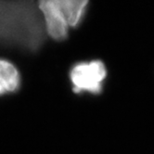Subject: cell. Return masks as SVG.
<instances>
[{"label": "cell", "mask_w": 154, "mask_h": 154, "mask_svg": "<svg viewBox=\"0 0 154 154\" xmlns=\"http://www.w3.org/2000/svg\"><path fill=\"white\" fill-rule=\"evenodd\" d=\"M20 83L18 70L7 60H0V96L16 91Z\"/></svg>", "instance_id": "cell-4"}, {"label": "cell", "mask_w": 154, "mask_h": 154, "mask_svg": "<svg viewBox=\"0 0 154 154\" xmlns=\"http://www.w3.org/2000/svg\"><path fill=\"white\" fill-rule=\"evenodd\" d=\"M38 7L48 35L57 41L66 39L70 26L60 0H43Z\"/></svg>", "instance_id": "cell-3"}, {"label": "cell", "mask_w": 154, "mask_h": 154, "mask_svg": "<svg viewBox=\"0 0 154 154\" xmlns=\"http://www.w3.org/2000/svg\"><path fill=\"white\" fill-rule=\"evenodd\" d=\"M43 23L31 2H0V41L35 51L44 39Z\"/></svg>", "instance_id": "cell-1"}, {"label": "cell", "mask_w": 154, "mask_h": 154, "mask_svg": "<svg viewBox=\"0 0 154 154\" xmlns=\"http://www.w3.org/2000/svg\"><path fill=\"white\" fill-rule=\"evenodd\" d=\"M107 74L105 65L100 60L81 62L72 69L70 77L73 85V91L100 94L102 83Z\"/></svg>", "instance_id": "cell-2"}]
</instances>
